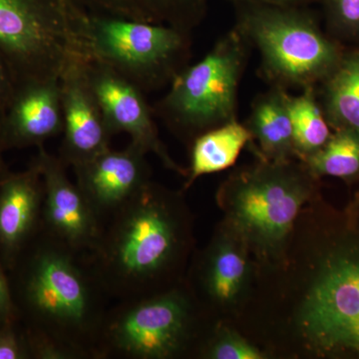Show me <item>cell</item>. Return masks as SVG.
<instances>
[{"instance_id": "1", "label": "cell", "mask_w": 359, "mask_h": 359, "mask_svg": "<svg viewBox=\"0 0 359 359\" xmlns=\"http://www.w3.org/2000/svg\"><path fill=\"white\" fill-rule=\"evenodd\" d=\"M16 313L51 359H97L110 299L78 254L40 229L8 271Z\"/></svg>"}, {"instance_id": "2", "label": "cell", "mask_w": 359, "mask_h": 359, "mask_svg": "<svg viewBox=\"0 0 359 359\" xmlns=\"http://www.w3.org/2000/svg\"><path fill=\"white\" fill-rule=\"evenodd\" d=\"M189 247L183 203L151 181L102 224L84 256L110 301L126 302L174 287Z\"/></svg>"}, {"instance_id": "3", "label": "cell", "mask_w": 359, "mask_h": 359, "mask_svg": "<svg viewBox=\"0 0 359 359\" xmlns=\"http://www.w3.org/2000/svg\"><path fill=\"white\" fill-rule=\"evenodd\" d=\"M87 13L72 0H0V53L15 88L59 80L72 61L91 59Z\"/></svg>"}, {"instance_id": "4", "label": "cell", "mask_w": 359, "mask_h": 359, "mask_svg": "<svg viewBox=\"0 0 359 359\" xmlns=\"http://www.w3.org/2000/svg\"><path fill=\"white\" fill-rule=\"evenodd\" d=\"M237 28L252 42L264 74L278 87L304 89L325 80L342 54L308 7L237 4Z\"/></svg>"}, {"instance_id": "5", "label": "cell", "mask_w": 359, "mask_h": 359, "mask_svg": "<svg viewBox=\"0 0 359 359\" xmlns=\"http://www.w3.org/2000/svg\"><path fill=\"white\" fill-rule=\"evenodd\" d=\"M309 196L304 171L266 160L231 177L219 194L233 233L264 256L282 249Z\"/></svg>"}, {"instance_id": "6", "label": "cell", "mask_w": 359, "mask_h": 359, "mask_svg": "<svg viewBox=\"0 0 359 359\" xmlns=\"http://www.w3.org/2000/svg\"><path fill=\"white\" fill-rule=\"evenodd\" d=\"M190 33L163 23L88 11L84 36L92 60L109 66L145 93L171 84L186 67Z\"/></svg>"}, {"instance_id": "7", "label": "cell", "mask_w": 359, "mask_h": 359, "mask_svg": "<svg viewBox=\"0 0 359 359\" xmlns=\"http://www.w3.org/2000/svg\"><path fill=\"white\" fill-rule=\"evenodd\" d=\"M248 40L237 27L202 60L186 66L156 104L159 116L175 133L194 139L236 120L238 83L247 58Z\"/></svg>"}, {"instance_id": "8", "label": "cell", "mask_w": 359, "mask_h": 359, "mask_svg": "<svg viewBox=\"0 0 359 359\" xmlns=\"http://www.w3.org/2000/svg\"><path fill=\"white\" fill-rule=\"evenodd\" d=\"M197 334V309L178 285L131 301L106 314L97 359H170L185 354Z\"/></svg>"}, {"instance_id": "9", "label": "cell", "mask_w": 359, "mask_h": 359, "mask_svg": "<svg viewBox=\"0 0 359 359\" xmlns=\"http://www.w3.org/2000/svg\"><path fill=\"white\" fill-rule=\"evenodd\" d=\"M299 327L321 353L359 356V250L332 252L309 287Z\"/></svg>"}, {"instance_id": "10", "label": "cell", "mask_w": 359, "mask_h": 359, "mask_svg": "<svg viewBox=\"0 0 359 359\" xmlns=\"http://www.w3.org/2000/svg\"><path fill=\"white\" fill-rule=\"evenodd\" d=\"M32 160L44 184L41 230L78 254H88L100 236V222L58 156L43 146Z\"/></svg>"}, {"instance_id": "11", "label": "cell", "mask_w": 359, "mask_h": 359, "mask_svg": "<svg viewBox=\"0 0 359 359\" xmlns=\"http://www.w3.org/2000/svg\"><path fill=\"white\" fill-rule=\"evenodd\" d=\"M86 72L113 136L128 134L131 143L147 154L157 156L168 169L188 175L172 159L160 140L153 120V109L148 105L144 92L109 66L98 61H87Z\"/></svg>"}, {"instance_id": "12", "label": "cell", "mask_w": 359, "mask_h": 359, "mask_svg": "<svg viewBox=\"0 0 359 359\" xmlns=\"http://www.w3.org/2000/svg\"><path fill=\"white\" fill-rule=\"evenodd\" d=\"M87 58L72 61L59 78L63 138L58 158L73 168L110 149L113 134L86 72Z\"/></svg>"}, {"instance_id": "13", "label": "cell", "mask_w": 359, "mask_h": 359, "mask_svg": "<svg viewBox=\"0 0 359 359\" xmlns=\"http://www.w3.org/2000/svg\"><path fill=\"white\" fill-rule=\"evenodd\" d=\"M147 153L130 142L123 150L108 149L73 167L75 183L101 226L151 182Z\"/></svg>"}, {"instance_id": "14", "label": "cell", "mask_w": 359, "mask_h": 359, "mask_svg": "<svg viewBox=\"0 0 359 359\" xmlns=\"http://www.w3.org/2000/svg\"><path fill=\"white\" fill-rule=\"evenodd\" d=\"M43 200V179L33 160L0 181V261L7 271L39 233Z\"/></svg>"}, {"instance_id": "15", "label": "cell", "mask_w": 359, "mask_h": 359, "mask_svg": "<svg viewBox=\"0 0 359 359\" xmlns=\"http://www.w3.org/2000/svg\"><path fill=\"white\" fill-rule=\"evenodd\" d=\"M59 80L32 82L16 87L4 117V148L43 147L62 133Z\"/></svg>"}, {"instance_id": "16", "label": "cell", "mask_w": 359, "mask_h": 359, "mask_svg": "<svg viewBox=\"0 0 359 359\" xmlns=\"http://www.w3.org/2000/svg\"><path fill=\"white\" fill-rule=\"evenodd\" d=\"M245 245L233 233L219 238L198 266V285L216 304H231L245 289L249 276Z\"/></svg>"}, {"instance_id": "17", "label": "cell", "mask_w": 359, "mask_h": 359, "mask_svg": "<svg viewBox=\"0 0 359 359\" xmlns=\"http://www.w3.org/2000/svg\"><path fill=\"white\" fill-rule=\"evenodd\" d=\"M248 129L259 144L263 160L289 162L295 155L287 93L282 87L257 99Z\"/></svg>"}, {"instance_id": "18", "label": "cell", "mask_w": 359, "mask_h": 359, "mask_svg": "<svg viewBox=\"0 0 359 359\" xmlns=\"http://www.w3.org/2000/svg\"><path fill=\"white\" fill-rule=\"evenodd\" d=\"M250 140V130L236 120L196 137L186 187L192 185L200 177L218 173L233 166Z\"/></svg>"}, {"instance_id": "19", "label": "cell", "mask_w": 359, "mask_h": 359, "mask_svg": "<svg viewBox=\"0 0 359 359\" xmlns=\"http://www.w3.org/2000/svg\"><path fill=\"white\" fill-rule=\"evenodd\" d=\"M325 115L337 130L359 134V51L341 55L325 78Z\"/></svg>"}, {"instance_id": "20", "label": "cell", "mask_w": 359, "mask_h": 359, "mask_svg": "<svg viewBox=\"0 0 359 359\" xmlns=\"http://www.w3.org/2000/svg\"><path fill=\"white\" fill-rule=\"evenodd\" d=\"M295 155L302 160L320 150L330 138L325 112L316 102L313 88H306L299 96L287 94Z\"/></svg>"}, {"instance_id": "21", "label": "cell", "mask_w": 359, "mask_h": 359, "mask_svg": "<svg viewBox=\"0 0 359 359\" xmlns=\"http://www.w3.org/2000/svg\"><path fill=\"white\" fill-rule=\"evenodd\" d=\"M304 161L316 176L353 177L359 172V134L337 130L320 150Z\"/></svg>"}, {"instance_id": "22", "label": "cell", "mask_w": 359, "mask_h": 359, "mask_svg": "<svg viewBox=\"0 0 359 359\" xmlns=\"http://www.w3.org/2000/svg\"><path fill=\"white\" fill-rule=\"evenodd\" d=\"M151 22L191 32L204 18L208 0H137Z\"/></svg>"}, {"instance_id": "23", "label": "cell", "mask_w": 359, "mask_h": 359, "mask_svg": "<svg viewBox=\"0 0 359 359\" xmlns=\"http://www.w3.org/2000/svg\"><path fill=\"white\" fill-rule=\"evenodd\" d=\"M205 358L212 359H262L264 354L237 334H219L203 351Z\"/></svg>"}, {"instance_id": "24", "label": "cell", "mask_w": 359, "mask_h": 359, "mask_svg": "<svg viewBox=\"0 0 359 359\" xmlns=\"http://www.w3.org/2000/svg\"><path fill=\"white\" fill-rule=\"evenodd\" d=\"M0 359H32L29 337L18 318L0 325Z\"/></svg>"}, {"instance_id": "25", "label": "cell", "mask_w": 359, "mask_h": 359, "mask_svg": "<svg viewBox=\"0 0 359 359\" xmlns=\"http://www.w3.org/2000/svg\"><path fill=\"white\" fill-rule=\"evenodd\" d=\"M328 22L341 32H359V0H320Z\"/></svg>"}, {"instance_id": "26", "label": "cell", "mask_w": 359, "mask_h": 359, "mask_svg": "<svg viewBox=\"0 0 359 359\" xmlns=\"http://www.w3.org/2000/svg\"><path fill=\"white\" fill-rule=\"evenodd\" d=\"M89 13L108 14L130 20L148 21L137 0H72Z\"/></svg>"}, {"instance_id": "27", "label": "cell", "mask_w": 359, "mask_h": 359, "mask_svg": "<svg viewBox=\"0 0 359 359\" xmlns=\"http://www.w3.org/2000/svg\"><path fill=\"white\" fill-rule=\"evenodd\" d=\"M18 318L8 271L0 261V325Z\"/></svg>"}, {"instance_id": "28", "label": "cell", "mask_w": 359, "mask_h": 359, "mask_svg": "<svg viewBox=\"0 0 359 359\" xmlns=\"http://www.w3.org/2000/svg\"><path fill=\"white\" fill-rule=\"evenodd\" d=\"M15 86L9 72L6 61L0 53V105L4 110L8 108L13 101Z\"/></svg>"}, {"instance_id": "29", "label": "cell", "mask_w": 359, "mask_h": 359, "mask_svg": "<svg viewBox=\"0 0 359 359\" xmlns=\"http://www.w3.org/2000/svg\"><path fill=\"white\" fill-rule=\"evenodd\" d=\"M230 1L233 4H256L273 6L309 7L314 2H320V0H230Z\"/></svg>"}, {"instance_id": "30", "label": "cell", "mask_w": 359, "mask_h": 359, "mask_svg": "<svg viewBox=\"0 0 359 359\" xmlns=\"http://www.w3.org/2000/svg\"><path fill=\"white\" fill-rule=\"evenodd\" d=\"M4 117H6V110L0 105V156H4L6 152L4 148Z\"/></svg>"}, {"instance_id": "31", "label": "cell", "mask_w": 359, "mask_h": 359, "mask_svg": "<svg viewBox=\"0 0 359 359\" xmlns=\"http://www.w3.org/2000/svg\"><path fill=\"white\" fill-rule=\"evenodd\" d=\"M8 172L9 169L7 167L6 161L4 159V156H0V181Z\"/></svg>"}]
</instances>
